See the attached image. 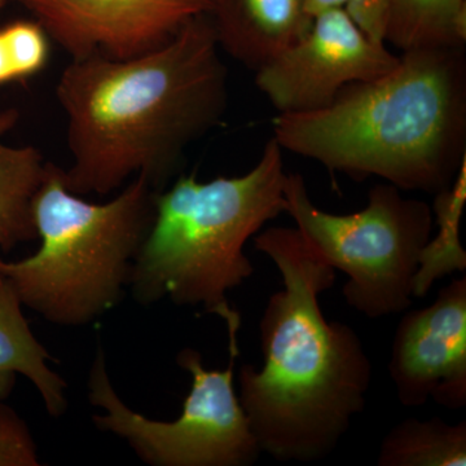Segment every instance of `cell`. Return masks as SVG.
<instances>
[{
    "label": "cell",
    "instance_id": "20",
    "mask_svg": "<svg viewBox=\"0 0 466 466\" xmlns=\"http://www.w3.org/2000/svg\"><path fill=\"white\" fill-rule=\"evenodd\" d=\"M346 0H308V11L309 16L314 18L320 12L330 8H341Z\"/></svg>",
    "mask_w": 466,
    "mask_h": 466
},
{
    "label": "cell",
    "instance_id": "12",
    "mask_svg": "<svg viewBox=\"0 0 466 466\" xmlns=\"http://www.w3.org/2000/svg\"><path fill=\"white\" fill-rule=\"evenodd\" d=\"M23 302L7 276L0 275V401L8 400L17 375L25 376L41 394L52 417L66 412V382L51 370L50 352L34 336Z\"/></svg>",
    "mask_w": 466,
    "mask_h": 466
},
{
    "label": "cell",
    "instance_id": "7",
    "mask_svg": "<svg viewBox=\"0 0 466 466\" xmlns=\"http://www.w3.org/2000/svg\"><path fill=\"white\" fill-rule=\"evenodd\" d=\"M226 370H207L198 350L187 348L177 363L192 377L182 415L174 421L148 419L124 400L113 388L106 355L99 349L88 377V400L104 413L92 421L127 441L153 466H250L258 461L260 447L251 431L235 385V355Z\"/></svg>",
    "mask_w": 466,
    "mask_h": 466
},
{
    "label": "cell",
    "instance_id": "2",
    "mask_svg": "<svg viewBox=\"0 0 466 466\" xmlns=\"http://www.w3.org/2000/svg\"><path fill=\"white\" fill-rule=\"evenodd\" d=\"M254 247L278 267L284 288L267 302L263 366L240 368L238 400L262 452L320 461L366 408L372 364L350 325L325 319L319 299L336 269L297 227H269L254 236Z\"/></svg>",
    "mask_w": 466,
    "mask_h": 466
},
{
    "label": "cell",
    "instance_id": "15",
    "mask_svg": "<svg viewBox=\"0 0 466 466\" xmlns=\"http://www.w3.org/2000/svg\"><path fill=\"white\" fill-rule=\"evenodd\" d=\"M386 42L401 52L465 47L466 0H389Z\"/></svg>",
    "mask_w": 466,
    "mask_h": 466
},
{
    "label": "cell",
    "instance_id": "9",
    "mask_svg": "<svg viewBox=\"0 0 466 466\" xmlns=\"http://www.w3.org/2000/svg\"><path fill=\"white\" fill-rule=\"evenodd\" d=\"M70 58L124 60L173 41L210 0H11Z\"/></svg>",
    "mask_w": 466,
    "mask_h": 466
},
{
    "label": "cell",
    "instance_id": "1",
    "mask_svg": "<svg viewBox=\"0 0 466 466\" xmlns=\"http://www.w3.org/2000/svg\"><path fill=\"white\" fill-rule=\"evenodd\" d=\"M220 52L204 14L148 54L70 58L56 86L72 159L67 188L106 196L142 177L164 189L189 146L225 116L228 73Z\"/></svg>",
    "mask_w": 466,
    "mask_h": 466
},
{
    "label": "cell",
    "instance_id": "17",
    "mask_svg": "<svg viewBox=\"0 0 466 466\" xmlns=\"http://www.w3.org/2000/svg\"><path fill=\"white\" fill-rule=\"evenodd\" d=\"M16 81L41 73L50 58V36L38 21L17 20L2 27Z\"/></svg>",
    "mask_w": 466,
    "mask_h": 466
},
{
    "label": "cell",
    "instance_id": "13",
    "mask_svg": "<svg viewBox=\"0 0 466 466\" xmlns=\"http://www.w3.org/2000/svg\"><path fill=\"white\" fill-rule=\"evenodd\" d=\"M18 119L16 108L0 110V250L5 253L36 238L33 201L48 167L35 147L3 142Z\"/></svg>",
    "mask_w": 466,
    "mask_h": 466
},
{
    "label": "cell",
    "instance_id": "21",
    "mask_svg": "<svg viewBox=\"0 0 466 466\" xmlns=\"http://www.w3.org/2000/svg\"><path fill=\"white\" fill-rule=\"evenodd\" d=\"M8 3H11V0H0V11L7 7Z\"/></svg>",
    "mask_w": 466,
    "mask_h": 466
},
{
    "label": "cell",
    "instance_id": "5",
    "mask_svg": "<svg viewBox=\"0 0 466 466\" xmlns=\"http://www.w3.org/2000/svg\"><path fill=\"white\" fill-rule=\"evenodd\" d=\"M156 189L142 177L106 204L67 188L64 168L48 162L33 201L39 249L18 262L0 258V275L21 302L60 327H84L116 308L130 285L152 225Z\"/></svg>",
    "mask_w": 466,
    "mask_h": 466
},
{
    "label": "cell",
    "instance_id": "16",
    "mask_svg": "<svg viewBox=\"0 0 466 466\" xmlns=\"http://www.w3.org/2000/svg\"><path fill=\"white\" fill-rule=\"evenodd\" d=\"M466 205V159L447 188L435 193L433 210L437 235H431L420 254L413 280V297L424 299L435 281L465 272L466 250L460 240V226Z\"/></svg>",
    "mask_w": 466,
    "mask_h": 466
},
{
    "label": "cell",
    "instance_id": "8",
    "mask_svg": "<svg viewBox=\"0 0 466 466\" xmlns=\"http://www.w3.org/2000/svg\"><path fill=\"white\" fill-rule=\"evenodd\" d=\"M400 56L368 41L343 8L320 12L308 34L256 72V85L278 115H299L329 106L355 82L391 72Z\"/></svg>",
    "mask_w": 466,
    "mask_h": 466
},
{
    "label": "cell",
    "instance_id": "3",
    "mask_svg": "<svg viewBox=\"0 0 466 466\" xmlns=\"http://www.w3.org/2000/svg\"><path fill=\"white\" fill-rule=\"evenodd\" d=\"M379 78L355 82L315 112L278 115L274 139L354 180L381 177L435 195L466 159L465 47L401 52Z\"/></svg>",
    "mask_w": 466,
    "mask_h": 466
},
{
    "label": "cell",
    "instance_id": "18",
    "mask_svg": "<svg viewBox=\"0 0 466 466\" xmlns=\"http://www.w3.org/2000/svg\"><path fill=\"white\" fill-rule=\"evenodd\" d=\"M342 8L368 41L385 45L391 18L389 0H346Z\"/></svg>",
    "mask_w": 466,
    "mask_h": 466
},
{
    "label": "cell",
    "instance_id": "19",
    "mask_svg": "<svg viewBox=\"0 0 466 466\" xmlns=\"http://www.w3.org/2000/svg\"><path fill=\"white\" fill-rule=\"evenodd\" d=\"M12 82H17L16 76L12 66L11 52L0 27V86L12 84Z\"/></svg>",
    "mask_w": 466,
    "mask_h": 466
},
{
    "label": "cell",
    "instance_id": "14",
    "mask_svg": "<svg viewBox=\"0 0 466 466\" xmlns=\"http://www.w3.org/2000/svg\"><path fill=\"white\" fill-rule=\"evenodd\" d=\"M380 466H465L466 421L451 425L440 417L403 420L380 446Z\"/></svg>",
    "mask_w": 466,
    "mask_h": 466
},
{
    "label": "cell",
    "instance_id": "11",
    "mask_svg": "<svg viewBox=\"0 0 466 466\" xmlns=\"http://www.w3.org/2000/svg\"><path fill=\"white\" fill-rule=\"evenodd\" d=\"M220 51L257 70L308 34V0H210L207 12Z\"/></svg>",
    "mask_w": 466,
    "mask_h": 466
},
{
    "label": "cell",
    "instance_id": "6",
    "mask_svg": "<svg viewBox=\"0 0 466 466\" xmlns=\"http://www.w3.org/2000/svg\"><path fill=\"white\" fill-rule=\"evenodd\" d=\"M284 195L285 213L297 228L334 269L348 276L342 296L350 308L380 319L413 305L420 254L434 228L428 202L379 183L368 192L366 208L339 216L312 202L305 177L297 173L287 174Z\"/></svg>",
    "mask_w": 466,
    "mask_h": 466
},
{
    "label": "cell",
    "instance_id": "10",
    "mask_svg": "<svg viewBox=\"0 0 466 466\" xmlns=\"http://www.w3.org/2000/svg\"><path fill=\"white\" fill-rule=\"evenodd\" d=\"M388 368L403 406L421 407L434 400L452 410L465 408V276L441 288L428 308L404 314Z\"/></svg>",
    "mask_w": 466,
    "mask_h": 466
},
{
    "label": "cell",
    "instance_id": "4",
    "mask_svg": "<svg viewBox=\"0 0 466 466\" xmlns=\"http://www.w3.org/2000/svg\"><path fill=\"white\" fill-rule=\"evenodd\" d=\"M287 174L283 148L271 137L247 174L208 182L182 175L156 192L152 225L128 285L135 300L147 306L167 299L217 315L227 325L229 354L238 357L241 317L227 294L256 271L244 248L285 213Z\"/></svg>",
    "mask_w": 466,
    "mask_h": 466
}]
</instances>
